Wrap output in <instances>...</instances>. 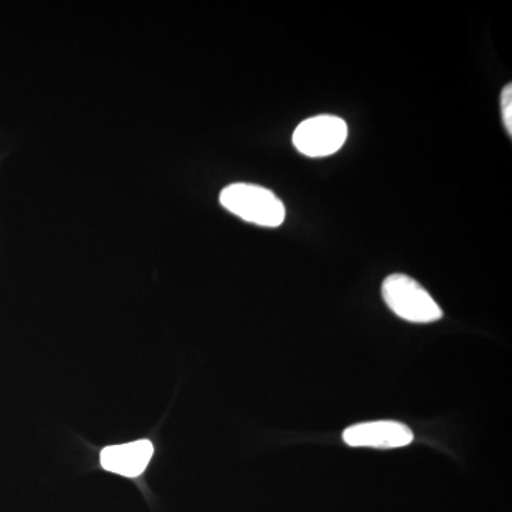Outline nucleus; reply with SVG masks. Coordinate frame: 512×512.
Wrapping results in <instances>:
<instances>
[{
    "instance_id": "obj_4",
    "label": "nucleus",
    "mask_w": 512,
    "mask_h": 512,
    "mask_svg": "<svg viewBox=\"0 0 512 512\" xmlns=\"http://www.w3.org/2000/svg\"><path fill=\"white\" fill-rule=\"evenodd\" d=\"M413 439L409 427L392 420L355 424L343 431V441L350 447L399 448Z\"/></svg>"
},
{
    "instance_id": "obj_1",
    "label": "nucleus",
    "mask_w": 512,
    "mask_h": 512,
    "mask_svg": "<svg viewBox=\"0 0 512 512\" xmlns=\"http://www.w3.org/2000/svg\"><path fill=\"white\" fill-rule=\"evenodd\" d=\"M222 207L241 220L276 228L284 224L286 208L281 198L261 185L237 183L228 185L220 195Z\"/></svg>"
},
{
    "instance_id": "obj_3",
    "label": "nucleus",
    "mask_w": 512,
    "mask_h": 512,
    "mask_svg": "<svg viewBox=\"0 0 512 512\" xmlns=\"http://www.w3.org/2000/svg\"><path fill=\"white\" fill-rule=\"evenodd\" d=\"M348 138V124L340 117H311L302 121L293 133V146L306 157H328L338 153Z\"/></svg>"
},
{
    "instance_id": "obj_2",
    "label": "nucleus",
    "mask_w": 512,
    "mask_h": 512,
    "mask_svg": "<svg viewBox=\"0 0 512 512\" xmlns=\"http://www.w3.org/2000/svg\"><path fill=\"white\" fill-rule=\"evenodd\" d=\"M382 295L390 311L407 322L433 323L443 318L439 303L410 276H387L383 282Z\"/></svg>"
},
{
    "instance_id": "obj_6",
    "label": "nucleus",
    "mask_w": 512,
    "mask_h": 512,
    "mask_svg": "<svg viewBox=\"0 0 512 512\" xmlns=\"http://www.w3.org/2000/svg\"><path fill=\"white\" fill-rule=\"evenodd\" d=\"M501 116H503L505 130L508 136L512 134V87L507 84L501 93Z\"/></svg>"
},
{
    "instance_id": "obj_5",
    "label": "nucleus",
    "mask_w": 512,
    "mask_h": 512,
    "mask_svg": "<svg viewBox=\"0 0 512 512\" xmlns=\"http://www.w3.org/2000/svg\"><path fill=\"white\" fill-rule=\"evenodd\" d=\"M153 454L154 446L151 441L137 440L133 443L104 448L100 454V464L110 473L134 478L146 471Z\"/></svg>"
}]
</instances>
